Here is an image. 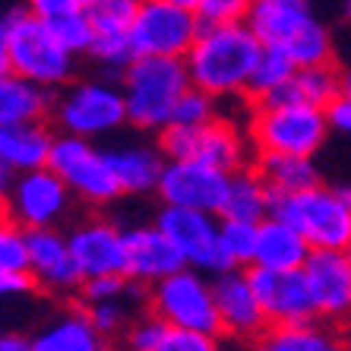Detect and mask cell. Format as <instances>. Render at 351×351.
Wrapping results in <instances>:
<instances>
[{
	"instance_id": "6da1fadb",
	"label": "cell",
	"mask_w": 351,
	"mask_h": 351,
	"mask_svg": "<svg viewBox=\"0 0 351 351\" xmlns=\"http://www.w3.org/2000/svg\"><path fill=\"white\" fill-rule=\"evenodd\" d=\"M256 54H260V41L247 29V23H196V38L184 54V70H187L190 86L209 92L213 98L244 95Z\"/></svg>"
},
{
	"instance_id": "7a4b0ae2",
	"label": "cell",
	"mask_w": 351,
	"mask_h": 351,
	"mask_svg": "<svg viewBox=\"0 0 351 351\" xmlns=\"http://www.w3.org/2000/svg\"><path fill=\"white\" fill-rule=\"evenodd\" d=\"M244 23L260 45L285 51L294 66L335 60L332 35L317 19L311 0H250Z\"/></svg>"
},
{
	"instance_id": "3957f363",
	"label": "cell",
	"mask_w": 351,
	"mask_h": 351,
	"mask_svg": "<svg viewBox=\"0 0 351 351\" xmlns=\"http://www.w3.org/2000/svg\"><path fill=\"white\" fill-rule=\"evenodd\" d=\"M190 86L184 58H133L121 73V98L127 123L136 130L158 133L171 117L178 95Z\"/></svg>"
},
{
	"instance_id": "277c9868",
	"label": "cell",
	"mask_w": 351,
	"mask_h": 351,
	"mask_svg": "<svg viewBox=\"0 0 351 351\" xmlns=\"http://www.w3.org/2000/svg\"><path fill=\"white\" fill-rule=\"evenodd\" d=\"M269 215L288 221L311 250H348L351 244V190L345 184L272 196Z\"/></svg>"
},
{
	"instance_id": "5b68a950",
	"label": "cell",
	"mask_w": 351,
	"mask_h": 351,
	"mask_svg": "<svg viewBox=\"0 0 351 351\" xmlns=\"http://www.w3.org/2000/svg\"><path fill=\"white\" fill-rule=\"evenodd\" d=\"M7 58L10 73L32 80L45 89H60L73 80L76 54L60 45L45 19L32 16L29 10L7 13Z\"/></svg>"
},
{
	"instance_id": "8992f818",
	"label": "cell",
	"mask_w": 351,
	"mask_h": 351,
	"mask_svg": "<svg viewBox=\"0 0 351 351\" xmlns=\"http://www.w3.org/2000/svg\"><path fill=\"white\" fill-rule=\"evenodd\" d=\"M146 307L165 326L193 329V332L219 335V317L213 304V285L203 272L180 266L171 276L158 278L146 288Z\"/></svg>"
},
{
	"instance_id": "52a82bcc",
	"label": "cell",
	"mask_w": 351,
	"mask_h": 351,
	"mask_svg": "<svg viewBox=\"0 0 351 351\" xmlns=\"http://www.w3.org/2000/svg\"><path fill=\"white\" fill-rule=\"evenodd\" d=\"M45 168H51L64 180L70 196H80L82 203L89 206H108L121 196V187H117L111 165H108L105 149L92 146V139L70 136V133L54 136Z\"/></svg>"
},
{
	"instance_id": "ba28073f",
	"label": "cell",
	"mask_w": 351,
	"mask_h": 351,
	"mask_svg": "<svg viewBox=\"0 0 351 351\" xmlns=\"http://www.w3.org/2000/svg\"><path fill=\"white\" fill-rule=\"evenodd\" d=\"M326 117L317 105H282L256 108L250 121V143L256 152H282V156H311L326 143Z\"/></svg>"
},
{
	"instance_id": "9c48e42d",
	"label": "cell",
	"mask_w": 351,
	"mask_h": 351,
	"mask_svg": "<svg viewBox=\"0 0 351 351\" xmlns=\"http://www.w3.org/2000/svg\"><path fill=\"white\" fill-rule=\"evenodd\" d=\"M51 114L58 121V127L70 136L95 139L108 136V133L121 130L127 123V111H123L121 89L114 82H70L60 98H54Z\"/></svg>"
},
{
	"instance_id": "30bf717a",
	"label": "cell",
	"mask_w": 351,
	"mask_h": 351,
	"mask_svg": "<svg viewBox=\"0 0 351 351\" xmlns=\"http://www.w3.org/2000/svg\"><path fill=\"white\" fill-rule=\"evenodd\" d=\"M127 38L136 58H184L196 38V16L168 0H139Z\"/></svg>"
},
{
	"instance_id": "8fae6325",
	"label": "cell",
	"mask_w": 351,
	"mask_h": 351,
	"mask_svg": "<svg viewBox=\"0 0 351 351\" xmlns=\"http://www.w3.org/2000/svg\"><path fill=\"white\" fill-rule=\"evenodd\" d=\"M152 225L171 241L184 266L196 272H209V276L231 269L219 250V215L184 209V206H162Z\"/></svg>"
},
{
	"instance_id": "7c38bea8",
	"label": "cell",
	"mask_w": 351,
	"mask_h": 351,
	"mask_svg": "<svg viewBox=\"0 0 351 351\" xmlns=\"http://www.w3.org/2000/svg\"><path fill=\"white\" fill-rule=\"evenodd\" d=\"M70 190L64 187V180L51 168H35V171H23L13 178L7 190V199L0 203V209L10 219L29 228H58V221L70 213Z\"/></svg>"
},
{
	"instance_id": "4fadbf2b",
	"label": "cell",
	"mask_w": 351,
	"mask_h": 351,
	"mask_svg": "<svg viewBox=\"0 0 351 351\" xmlns=\"http://www.w3.org/2000/svg\"><path fill=\"white\" fill-rule=\"evenodd\" d=\"M209 285H213V304H215V317H219L221 342L254 345L269 329L254 288L247 282V272L241 266L215 272Z\"/></svg>"
},
{
	"instance_id": "5bb4252c",
	"label": "cell",
	"mask_w": 351,
	"mask_h": 351,
	"mask_svg": "<svg viewBox=\"0 0 351 351\" xmlns=\"http://www.w3.org/2000/svg\"><path fill=\"white\" fill-rule=\"evenodd\" d=\"M247 282L254 288L260 311L269 326H291V323L317 319L311 288L304 282L301 269H260V266H250Z\"/></svg>"
},
{
	"instance_id": "9a60e30c",
	"label": "cell",
	"mask_w": 351,
	"mask_h": 351,
	"mask_svg": "<svg viewBox=\"0 0 351 351\" xmlns=\"http://www.w3.org/2000/svg\"><path fill=\"white\" fill-rule=\"evenodd\" d=\"M225 187H228V174L225 171L209 168V165L196 162V158H174V162H165L156 193L162 196L165 206H184V209L219 215Z\"/></svg>"
},
{
	"instance_id": "2e32d148",
	"label": "cell",
	"mask_w": 351,
	"mask_h": 351,
	"mask_svg": "<svg viewBox=\"0 0 351 351\" xmlns=\"http://www.w3.org/2000/svg\"><path fill=\"white\" fill-rule=\"evenodd\" d=\"M313 311L323 323H342L351 311V256L348 250H311L301 263Z\"/></svg>"
},
{
	"instance_id": "e0dca14e",
	"label": "cell",
	"mask_w": 351,
	"mask_h": 351,
	"mask_svg": "<svg viewBox=\"0 0 351 351\" xmlns=\"http://www.w3.org/2000/svg\"><path fill=\"white\" fill-rule=\"evenodd\" d=\"M25 272L32 285L48 288L54 294L80 291L82 285V276L66 247V234H60L58 228L25 231Z\"/></svg>"
},
{
	"instance_id": "ac0fdd59",
	"label": "cell",
	"mask_w": 351,
	"mask_h": 351,
	"mask_svg": "<svg viewBox=\"0 0 351 351\" xmlns=\"http://www.w3.org/2000/svg\"><path fill=\"white\" fill-rule=\"evenodd\" d=\"M66 247H70V256L82 278L123 276V231L111 221H80L66 234Z\"/></svg>"
},
{
	"instance_id": "d6986e66",
	"label": "cell",
	"mask_w": 351,
	"mask_h": 351,
	"mask_svg": "<svg viewBox=\"0 0 351 351\" xmlns=\"http://www.w3.org/2000/svg\"><path fill=\"white\" fill-rule=\"evenodd\" d=\"M184 260L171 247V241L156 225H136L123 231V276L136 285H152L158 278L180 269Z\"/></svg>"
},
{
	"instance_id": "ffe728a7",
	"label": "cell",
	"mask_w": 351,
	"mask_h": 351,
	"mask_svg": "<svg viewBox=\"0 0 351 351\" xmlns=\"http://www.w3.org/2000/svg\"><path fill=\"white\" fill-rule=\"evenodd\" d=\"M247 152H250V139L237 123L215 117V121L193 127V139H190V158L219 168V171L231 174L247 165Z\"/></svg>"
},
{
	"instance_id": "44dd1931",
	"label": "cell",
	"mask_w": 351,
	"mask_h": 351,
	"mask_svg": "<svg viewBox=\"0 0 351 351\" xmlns=\"http://www.w3.org/2000/svg\"><path fill=\"white\" fill-rule=\"evenodd\" d=\"M307 254H311V244L288 221L266 215L256 225V247L250 266H260V269H301Z\"/></svg>"
},
{
	"instance_id": "7402d4cb",
	"label": "cell",
	"mask_w": 351,
	"mask_h": 351,
	"mask_svg": "<svg viewBox=\"0 0 351 351\" xmlns=\"http://www.w3.org/2000/svg\"><path fill=\"white\" fill-rule=\"evenodd\" d=\"M105 156L121 193H152L156 190L158 174L165 168V156L158 152V146L123 143V146L105 149Z\"/></svg>"
},
{
	"instance_id": "603a6c76",
	"label": "cell",
	"mask_w": 351,
	"mask_h": 351,
	"mask_svg": "<svg viewBox=\"0 0 351 351\" xmlns=\"http://www.w3.org/2000/svg\"><path fill=\"white\" fill-rule=\"evenodd\" d=\"M51 143H54V130L45 121H23L0 127V158L16 174L45 168Z\"/></svg>"
},
{
	"instance_id": "cb8c5ba5",
	"label": "cell",
	"mask_w": 351,
	"mask_h": 351,
	"mask_svg": "<svg viewBox=\"0 0 351 351\" xmlns=\"http://www.w3.org/2000/svg\"><path fill=\"white\" fill-rule=\"evenodd\" d=\"M250 351H348V345L332 323L307 319L291 326H269Z\"/></svg>"
},
{
	"instance_id": "d4e9b609",
	"label": "cell",
	"mask_w": 351,
	"mask_h": 351,
	"mask_svg": "<svg viewBox=\"0 0 351 351\" xmlns=\"http://www.w3.org/2000/svg\"><path fill=\"white\" fill-rule=\"evenodd\" d=\"M272 193L266 187V180L256 174L254 165H244L237 171L228 174V187H225V199L219 206L221 219L231 221H263L269 215Z\"/></svg>"
},
{
	"instance_id": "484cf974",
	"label": "cell",
	"mask_w": 351,
	"mask_h": 351,
	"mask_svg": "<svg viewBox=\"0 0 351 351\" xmlns=\"http://www.w3.org/2000/svg\"><path fill=\"white\" fill-rule=\"evenodd\" d=\"M54 105V89L35 86L32 80H23L16 73L0 76V127L23 121H45Z\"/></svg>"
},
{
	"instance_id": "4316f807",
	"label": "cell",
	"mask_w": 351,
	"mask_h": 351,
	"mask_svg": "<svg viewBox=\"0 0 351 351\" xmlns=\"http://www.w3.org/2000/svg\"><path fill=\"white\" fill-rule=\"evenodd\" d=\"M32 351H108V339L89 323L86 311H70L35 335Z\"/></svg>"
},
{
	"instance_id": "83f0119b",
	"label": "cell",
	"mask_w": 351,
	"mask_h": 351,
	"mask_svg": "<svg viewBox=\"0 0 351 351\" xmlns=\"http://www.w3.org/2000/svg\"><path fill=\"white\" fill-rule=\"evenodd\" d=\"M256 174L266 180L272 196L301 193L319 184V171L311 156H282V152H260L256 158Z\"/></svg>"
},
{
	"instance_id": "f1b7e54d",
	"label": "cell",
	"mask_w": 351,
	"mask_h": 351,
	"mask_svg": "<svg viewBox=\"0 0 351 351\" xmlns=\"http://www.w3.org/2000/svg\"><path fill=\"white\" fill-rule=\"evenodd\" d=\"M291 80H294V89H298V98H301L304 105L323 108L326 101H332L335 95L348 92V80H345V73L335 66V60L313 64V66H298Z\"/></svg>"
},
{
	"instance_id": "f546056e",
	"label": "cell",
	"mask_w": 351,
	"mask_h": 351,
	"mask_svg": "<svg viewBox=\"0 0 351 351\" xmlns=\"http://www.w3.org/2000/svg\"><path fill=\"white\" fill-rule=\"evenodd\" d=\"M294 70H298V66L291 64V58H288L285 51L269 48V45H260V54H256L254 66H250V76H247L244 95L250 98V101H256V98H260L263 92H269L272 86L291 80Z\"/></svg>"
},
{
	"instance_id": "4dcf8cb0",
	"label": "cell",
	"mask_w": 351,
	"mask_h": 351,
	"mask_svg": "<svg viewBox=\"0 0 351 351\" xmlns=\"http://www.w3.org/2000/svg\"><path fill=\"white\" fill-rule=\"evenodd\" d=\"M139 10V0H86L82 3V16L89 19L92 32H127Z\"/></svg>"
},
{
	"instance_id": "1f68e13d",
	"label": "cell",
	"mask_w": 351,
	"mask_h": 351,
	"mask_svg": "<svg viewBox=\"0 0 351 351\" xmlns=\"http://www.w3.org/2000/svg\"><path fill=\"white\" fill-rule=\"evenodd\" d=\"M256 225L254 221H231V219L219 221V250L228 260V266H250L256 247Z\"/></svg>"
},
{
	"instance_id": "d6a6232c",
	"label": "cell",
	"mask_w": 351,
	"mask_h": 351,
	"mask_svg": "<svg viewBox=\"0 0 351 351\" xmlns=\"http://www.w3.org/2000/svg\"><path fill=\"white\" fill-rule=\"evenodd\" d=\"M219 117V98H213L209 92L187 86V89L178 95L171 108V117L168 123H178V127H203V123L215 121Z\"/></svg>"
},
{
	"instance_id": "836d02e7",
	"label": "cell",
	"mask_w": 351,
	"mask_h": 351,
	"mask_svg": "<svg viewBox=\"0 0 351 351\" xmlns=\"http://www.w3.org/2000/svg\"><path fill=\"white\" fill-rule=\"evenodd\" d=\"M92 60H95L101 70H111V73L121 76L123 66L130 64L136 54H133V45L127 38V32H105V35H95L86 51Z\"/></svg>"
},
{
	"instance_id": "e575fe53",
	"label": "cell",
	"mask_w": 351,
	"mask_h": 351,
	"mask_svg": "<svg viewBox=\"0 0 351 351\" xmlns=\"http://www.w3.org/2000/svg\"><path fill=\"white\" fill-rule=\"evenodd\" d=\"M45 23L51 25V32H54V38L64 45L70 54H86L92 45V38H95V32H92L89 19L80 13H66V16H58V19H45Z\"/></svg>"
},
{
	"instance_id": "d590c367",
	"label": "cell",
	"mask_w": 351,
	"mask_h": 351,
	"mask_svg": "<svg viewBox=\"0 0 351 351\" xmlns=\"http://www.w3.org/2000/svg\"><path fill=\"white\" fill-rule=\"evenodd\" d=\"M0 272H25V228L0 209Z\"/></svg>"
},
{
	"instance_id": "8d00e7d4",
	"label": "cell",
	"mask_w": 351,
	"mask_h": 351,
	"mask_svg": "<svg viewBox=\"0 0 351 351\" xmlns=\"http://www.w3.org/2000/svg\"><path fill=\"white\" fill-rule=\"evenodd\" d=\"M127 288H130V285H127ZM123 294H127V291H123ZM86 317H89V323L101 335H105L108 342H111L114 335H121L123 326L130 323V311L123 307V298H114V301H98V304H86Z\"/></svg>"
},
{
	"instance_id": "74e56055",
	"label": "cell",
	"mask_w": 351,
	"mask_h": 351,
	"mask_svg": "<svg viewBox=\"0 0 351 351\" xmlns=\"http://www.w3.org/2000/svg\"><path fill=\"white\" fill-rule=\"evenodd\" d=\"M165 323L156 317V313H143V317H136L133 323H127L123 326V351H156L158 342H162L165 335Z\"/></svg>"
},
{
	"instance_id": "f35d334b",
	"label": "cell",
	"mask_w": 351,
	"mask_h": 351,
	"mask_svg": "<svg viewBox=\"0 0 351 351\" xmlns=\"http://www.w3.org/2000/svg\"><path fill=\"white\" fill-rule=\"evenodd\" d=\"M250 0H196L193 16L199 25H228L244 23Z\"/></svg>"
},
{
	"instance_id": "ab89813d",
	"label": "cell",
	"mask_w": 351,
	"mask_h": 351,
	"mask_svg": "<svg viewBox=\"0 0 351 351\" xmlns=\"http://www.w3.org/2000/svg\"><path fill=\"white\" fill-rule=\"evenodd\" d=\"M156 351H225V342H221V335H206V332H193V329L168 326Z\"/></svg>"
},
{
	"instance_id": "60d3db41",
	"label": "cell",
	"mask_w": 351,
	"mask_h": 351,
	"mask_svg": "<svg viewBox=\"0 0 351 351\" xmlns=\"http://www.w3.org/2000/svg\"><path fill=\"white\" fill-rule=\"evenodd\" d=\"M127 285H130V278L127 276H92V278H82L80 298L86 304L114 301V298H123Z\"/></svg>"
},
{
	"instance_id": "b9f144b4",
	"label": "cell",
	"mask_w": 351,
	"mask_h": 351,
	"mask_svg": "<svg viewBox=\"0 0 351 351\" xmlns=\"http://www.w3.org/2000/svg\"><path fill=\"white\" fill-rule=\"evenodd\" d=\"M323 117H326V127L335 133H348L351 130V95L342 92V95H335L332 101L323 105Z\"/></svg>"
},
{
	"instance_id": "7bdbcfd3",
	"label": "cell",
	"mask_w": 351,
	"mask_h": 351,
	"mask_svg": "<svg viewBox=\"0 0 351 351\" xmlns=\"http://www.w3.org/2000/svg\"><path fill=\"white\" fill-rule=\"evenodd\" d=\"M86 0H29V13L38 19H58L66 13H80Z\"/></svg>"
},
{
	"instance_id": "ee69618b",
	"label": "cell",
	"mask_w": 351,
	"mask_h": 351,
	"mask_svg": "<svg viewBox=\"0 0 351 351\" xmlns=\"http://www.w3.org/2000/svg\"><path fill=\"white\" fill-rule=\"evenodd\" d=\"M32 278L29 272H0V298H10V294H23L32 291Z\"/></svg>"
},
{
	"instance_id": "f6af8a7d",
	"label": "cell",
	"mask_w": 351,
	"mask_h": 351,
	"mask_svg": "<svg viewBox=\"0 0 351 351\" xmlns=\"http://www.w3.org/2000/svg\"><path fill=\"white\" fill-rule=\"evenodd\" d=\"M0 351H32V345H29V339H23V335H0Z\"/></svg>"
},
{
	"instance_id": "bcb514c9",
	"label": "cell",
	"mask_w": 351,
	"mask_h": 351,
	"mask_svg": "<svg viewBox=\"0 0 351 351\" xmlns=\"http://www.w3.org/2000/svg\"><path fill=\"white\" fill-rule=\"evenodd\" d=\"M10 73V58H7V16L0 19V76Z\"/></svg>"
},
{
	"instance_id": "7dc6e473",
	"label": "cell",
	"mask_w": 351,
	"mask_h": 351,
	"mask_svg": "<svg viewBox=\"0 0 351 351\" xmlns=\"http://www.w3.org/2000/svg\"><path fill=\"white\" fill-rule=\"evenodd\" d=\"M13 178H16V171H13V168L0 158V203L7 199V190H10V184H13Z\"/></svg>"
},
{
	"instance_id": "c3c4849f",
	"label": "cell",
	"mask_w": 351,
	"mask_h": 351,
	"mask_svg": "<svg viewBox=\"0 0 351 351\" xmlns=\"http://www.w3.org/2000/svg\"><path fill=\"white\" fill-rule=\"evenodd\" d=\"M168 3H178V7H184V10H193L196 7V0H168Z\"/></svg>"
}]
</instances>
